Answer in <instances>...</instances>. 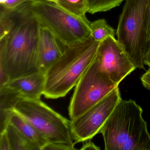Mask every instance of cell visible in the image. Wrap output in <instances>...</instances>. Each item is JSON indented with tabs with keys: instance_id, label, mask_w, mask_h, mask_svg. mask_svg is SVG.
Masks as SVG:
<instances>
[{
	"instance_id": "e0dca14e",
	"label": "cell",
	"mask_w": 150,
	"mask_h": 150,
	"mask_svg": "<svg viewBox=\"0 0 150 150\" xmlns=\"http://www.w3.org/2000/svg\"><path fill=\"white\" fill-rule=\"evenodd\" d=\"M124 0H86L87 13L106 12L120 6Z\"/></svg>"
},
{
	"instance_id": "2e32d148",
	"label": "cell",
	"mask_w": 150,
	"mask_h": 150,
	"mask_svg": "<svg viewBox=\"0 0 150 150\" xmlns=\"http://www.w3.org/2000/svg\"><path fill=\"white\" fill-rule=\"evenodd\" d=\"M57 3L66 11L75 16L86 17L87 13L86 0H56Z\"/></svg>"
},
{
	"instance_id": "ac0fdd59",
	"label": "cell",
	"mask_w": 150,
	"mask_h": 150,
	"mask_svg": "<svg viewBox=\"0 0 150 150\" xmlns=\"http://www.w3.org/2000/svg\"><path fill=\"white\" fill-rule=\"evenodd\" d=\"M150 47V0L147 6L146 20V53Z\"/></svg>"
},
{
	"instance_id": "6da1fadb",
	"label": "cell",
	"mask_w": 150,
	"mask_h": 150,
	"mask_svg": "<svg viewBox=\"0 0 150 150\" xmlns=\"http://www.w3.org/2000/svg\"><path fill=\"white\" fill-rule=\"evenodd\" d=\"M40 29L29 0L13 9L1 5L0 87L41 72Z\"/></svg>"
},
{
	"instance_id": "9a60e30c",
	"label": "cell",
	"mask_w": 150,
	"mask_h": 150,
	"mask_svg": "<svg viewBox=\"0 0 150 150\" xmlns=\"http://www.w3.org/2000/svg\"><path fill=\"white\" fill-rule=\"evenodd\" d=\"M91 36L94 40L101 42L109 37L115 38V30L108 25L105 19H99L90 22Z\"/></svg>"
},
{
	"instance_id": "52a82bcc",
	"label": "cell",
	"mask_w": 150,
	"mask_h": 150,
	"mask_svg": "<svg viewBox=\"0 0 150 150\" xmlns=\"http://www.w3.org/2000/svg\"><path fill=\"white\" fill-rule=\"evenodd\" d=\"M117 86L94 59L75 86L68 107L71 120L95 105Z\"/></svg>"
},
{
	"instance_id": "603a6c76",
	"label": "cell",
	"mask_w": 150,
	"mask_h": 150,
	"mask_svg": "<svg viewBox=\"0 0 150 150\" xmlns=\"http://www.w3.org/2000/svg\"><path fill=\"white\" fill-rule=\"evenodd\" d=\"M144 64L150 67V47L146 53L145 56L144 58Z\"/></svg>"
},
{
	"instance_id": "44dd1931",
	"label": "cell",
	"mask_w": 150,
	"mask_h": 150,
	"mask_svg": "<svg viewBox=\"0 0 150 150\" xmlns=\"http://www.w3.org/2000/svg\"><path fill=\"white\" fill-rule=\"evenodd\" d=\"M141 81L144 87L150 90V67L141 76Z\"/></svg>"
},
{
	"instance_id": "9c48e42d",
	"label": "cell",
	"mask_w": 150,
	"mask_h": 150,
	"mask_svg": "<svg viewBox=\"0 0 150 150\" xmlns=\"http://www.w3.org/2000/svg\"><path fill=\"white\" fill-rule=\"evenodd\" d=\"M96 60L117 85L137 69L117 39L109 37L100 42Z\"/></svg>"
},
{
	"instance_id": "30bf717a",
	"label": "cell",
	"mask_w": 150,
	"mask_h": 150,
	"mask_svg": "<svg viewBox=\"0 0 150 150\" xmlns=\"http://www.w3.org/2000/svg\"><path fill=\"white\" fill-rule=\"evenodd\" d=\"M65 45L47 28L41 27L39 56L41 72L45 73L64 54Z\"/></svg>"
},
{
	"instance_id": "5b68a950",
	"label": "cell",
	"mask_w": 150,
	"mask_h": 150,
	"mask_svg": "<svg viewBox=\"0 0 150 150\" xmlns=\"http://www.w3.org/2000/svg\"><path fill=\"white\" fill-rule=\"evenodd\" d=\"M118 21L117 41L137 68L144 69L146 20L150 0H125Z\"/></svg>"
},
{
	"instance_id": "7a4b0ae2",
	"label": "cell",
	"mask_w": 150,
	"mask_h": 150,
	"mask_svg": "<svg viewBox=\"0 0 150 150\" xmlns=\"http://www.w3.org/2000/svg\"><path fill=\"white\" fill-rule=\"evenodd\" d=\"M100 42L90 35L80 42L65 45L64 54L45 72V97H64L75 87L93 61Z\"/></svg>"
},
{
	"instance_id": "277c9868",
	"label": "cell",
	"mask_w": 150,
	"mask_h": 150,
	"mask_svg": "<svg viewBox=\"0 0 150 150\" xmlns=\"http://www.w3.org/2000/svg\"><path fill=\"white\" fill-rule=\"evenodd\" d=\"M29 1L31 10L41 27L49 29L65 45L80 42L91 35L90 22L86 17L71 14L56 1Z\"/></svg>"
},
{
	"instance_id": "7402d4cb",
	"label": "cell",
	"mask_w": 150,
	"mask_h": 150,
	"mask_svg": "<svg viewBox=\"0 0 150 150\" xmlns=\"http://www.w3.org/2000/svg\"><path fill=\"white\" fill-rule=\"evenodd\" d=\"M86 143H84L82 146L81 150H99L100 148L96 146L91 141V139L87 140Z\"/></svg>"
},
{
	"instance_id": "cb8c5ba5",
	"label": "cell",
	"mask_w": 150,
	"mask_h": 150,
	"mask_svg": "<svg viewBox=\"0 0 150 150\" xmlns=\"http://www.w3.org/2000/svg\"><path fill=\"white\" fill-rule=\"evenodd\" d=\"M50 1H56V0H50Z\"/></svg>"
},
{
	"instance_id": "5bb4252c",
	"label": "cell",
	"mask_w": 150,
	"mask_h": 150,
	"mask_svg": "<svg viewBox=\"0 0 150 150\" xmlns=\"http://www.w3.org/2000/svg\"><path fill=\"white\" fill-rule=\"evenodd\" d=\"M5 130L12 150H39L35 144L11 124L8 125Z\"/></svg>"
},
{
	"instance_id": "7c38bea8",
	"label": "cell",
	"mask_w": 150,
	"mask_h": 150,
	"mask_svg": "<svg viewBox=\"0 0 150 150\" xmlns=\"http://www.w3.org/2000/svg\"><path fill=\"white\" fill-rule=\"evenodd\" d=\"M9 123L18 129L39 150H43L49 144L48 139L30 122L14 110L10 113Z\"/></svg>"
},
{
	"instance_id": "d6986e66",
	"label": "cell",
	"mask_w": 150,
	"mask_h": 150,
	"mask_svg": "<svg viewBox=\"0 0 150 150\" xmlns=\"http://www.w3.org/2000/svg\"><path fill=\"white\" fill-rule=\"evenodd\" d=\"M0 150H12L9 139L6 130L0 132Z\"/></svg>"
},
{
	"instance_id": "8fae6325",
	"label": "cell",
	"mask_w": 150,
	"mask_h": 150,
	"mask_svg": "<svg viewBox=\"0 0 150 150\" xmlns=\"http://www.w3.org/2000/svg\"><path fill=\"white\" fill-rule=\"evenodd\" d=\"M45 73L40 72L11 81L8 86L17 91L22 98L38 100L43 95Z\"/></svg>"
},
{
	"instance_id": "4fadbf2b",
	"label": "cell",
	"mask_w": 150,
	"mask_h": 150,
	"mask_svg": "<svg viewBox=\"0 0 150 150\" xmlns=\"http://www.w3.org/2000/svg\"><path fill=\"white\" fill-rule=\"evenodd\" d=\"M21 94L8 86L0 87V132L9 123L10 113L21 99Z\"/></svg>"
},
{
	"instance_id": "ffe728a7",
	"label": "cell",
	"mask_w": 150,
	"mask_h": 150,
	"mask_svg": "<svg viewBox=\"0 0 150 150\" xmlns=\"http://www.w3.org/2000/svg\"><path fill=\"white\" fill-rule=\"evenodd\" d=\"M27 0H6V2L3 4H1L5 7L9 9L15 8L22 3Z\"/></svg>"
},
{
	"instance_id": "ba28073f",
	"label": "cell",
	"mask_w": 150,
	"mask_h": 150,
	"mask_svg": "<svg viewBox=\"0 0 150 150\" xmlns=\"http://www.w3.org/2000/svg\"><path fill=\"white\" fill-rule=\"evenodd\" d=\"M122 99L118 86L95 105L71 121L75 144L91 139L100 133L102 128Z\"/></svg>"
},
{
	"instance_id": "8992f818",
	"label": "cell",
	"mask_w": 150,
	"mask_h": 150,
	"mask_svg": "<svg viewBox=\"0 0 150 150\" xmlns=\"http://www.w3.org/2000/svg\"><path fill=\"white\" fill-rule=\"evenodd\" d=\"M14 110L30 122L47 139L49 144H63L75 148L71 121L38 100L21 98Z\"/></svg>"
},
{
	"instance_id": "3957f363",
	"label": "cell",
	"mask_w": 150,
	"mask_h": 150,
	"mask_svg": "<svg viewBox=\"0 0 150 150\" xmlns=\"http://www.w3.org/2000/svg\"><path fill=\"white\" fill-rule=\"evenodd\" d=\"M143 110L121 99L102 128L106 150H150V135Z\"/></svg>"
}]
</instances>
